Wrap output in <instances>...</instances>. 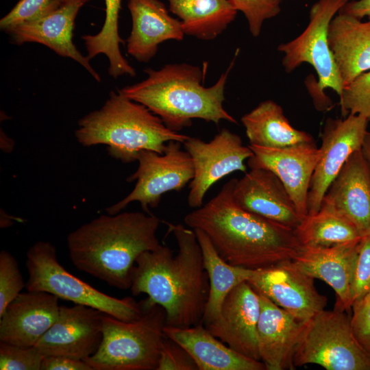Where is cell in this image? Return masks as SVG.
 <instances>
[{"label": "cell", "instance_id": "38", "mask_svg": "<svg viewBox=\"0 0 370 370\" xmlns=\"http://www.w3.org/2000/svg\"><path fill=\"white\" fill-rule=\"evenodd\" d=\"M351 325L355 338L370 354V291L354 301Z\"/></svg>", "mask_w": 370, "mask_h": 370}, {"label": "cell", "instance_id": "19", "mask_svg": "<svg viewBox=\"0 0 370 370\" xmlns=\"http://www.w3.org/2000/svg\"><path fill=\"white\" fill-rule=\"evenodd\" d=\"M233 198L243 209L293 230L302 220L280 180L264 169H250L236 179Z\"/></svg>", "mask_w": 370, "mask_h": 370}, {"label": "cell", "instance_id": "33", "mask_svg": "<svg viewBox=\"0 0 370 370\" xmlns=\"http://www.w3.org/2000/svg\"><path fill=\"white\" fill-rule=\"evenodd\" d=\"M24 282L18 264L8 251L0 252V316L7 306L21 293Z\"/></svg>", "mask_w": 370, "mask_h": 370}, {"label": "cell", "instance_id": "16", "mask_svg": "<svg viewBox=\"0 0 370 370\" xmlns=\"http://www.w3.org/2000/svg\"><path fill=\"white\" fill-rule=\"evenodd\" d=\"M260 313L259 295L245 281L228 293L222 305L219 319L205 327L233 350L261 361L257 339Z\"/></svg>", "mask_w": 370, "mask_h": 370}, {"label": "cell", "instance_id": "26", "mask_svg": "<svg viewBox=\"0 0 370 370\" xmlns=\"http://www.w3.org/2000/svg\"><path fill=\"white\" fill-rule=\"evenodd\" d=\"M241 122L250 145L280 148L314 142L311 134L293 127L282 107L272 100L260 102Z\"/></svg>", "mask_w": 370, "mask_h": 370}, {"label": "cell", "instance_id": "24", "mask_svg": "<svg viewBox=\"0 0 370 370\" xmlns=\"http://www.w3.org/2000/svg\"><path fill=\"white\" fill-rule=\"evenodd\" d=\"M328 42L343 88L370 70V16L362 21L339 11L330 23Z\"/></svg>", "mask_w": 370, "mask_h": 370}, {"label": "cell", "instance_id": "11", "mask_svg": "<svg viewBox=\"0 0 370 370\" xmlns=\"http://www.w3.org/2000/svg\"><path fill=\"white\" fill-rule=\"evenodd\" d=\"M182 144L194 166L188 195L193 208L203 205L206 193L217 182L236 171L246 172L245 161L253 156L249 146L243 145L241 138L226 128L209 142L189 136Z\"/></svg>", "mask_w": 370, "mask_h": 370}, {"label": "cell", "instance_id": "37", "mask_svg": "<svg viewBox=\"0 0 370 370\" xmlns=\"http://www.w3.org/2000/svg\"><path fill=\"white\" fill-rule=\"evenodd\" d=\"M156 370H198V367L184 348L164 335Z\"/></svg>", "mask_w": 370, "mask_h": 370}, {"label": "cell", "instance_id": "3", "mask_svg": "<svg viewBox=\"0 0 370 370\" xmlns=\"http://www.w3.org/2000/svg\"><path fill=\"white\" fill-rule=\"evenodd\" d=\"M160 219L145 212L102 214L71 232L66 238L73 264L110 286L130 289L136 258L160 245Z\"/></svg>", "mask_w": 370, "mask_h": 370}, {"label": "cell", "instance_id": "15", "mask_svg": "<svg viewBox=\"0 0 370 370\" xmlns=\"http://www.w3.org/2000/svg\"><path fill=\"white\" fill-rule=\"evenodd\" d=\"M249 146L253 151L247 160L249 167L273 173L286 188L303 219L308 214V192L319 154L314 142L280 148Z\"/></svg>", "mask_w": 370, "mask_h": 370}, {"label": "cell", "instance_id": "25", "mask_svg": "<svg viewBox=\"0 0 370 370\" xmlns=\"http://www.w3.org/2000/svg\"><path fill=\"white\" fill-rule=\"evenodd\" d=\"M164 334L193 358L198 370H266L262 361L236 352L200 323L188 328L165 325Z\"/></svg>", "mask_w": 370, "mask_h": 370}, {"label": "cell", "instance_id": "35", "mask_svg": "<svg viewBox=\"0 0 370 370\" xmlns=\"http://www.w3.org/2000/svg\"><path fill=\"white\" fill-rule=\"evenodd\" d=\"M44 358L35 346L23 347L0 342L1 370H41Z\"/></svg>", "mask_w": 370, "mask_h": 370}, {"label": "cell", "instance_id": "27", "mask_svg": "<svg viewBox=\"0 0 370 370\" xmlns=\"http://www.w3.org/2000/svg\"><path fill=\"white\" fill-rule=\"evenodd\" d=\"M186 35L203 40L218 37L235 19L237 11L227 0H166Z\"/></svg>", "mask_w": 370, "mask_h": 370}, {"label": "cell", "instance_id": "18", "mask_svg": "<svg viewBox=\"0 0 370 370\" xmlns=\"http://www.w3.org/2000/svg\"><path fill=\"white\" fill-rule=\"evenodd\" d=\"M90 0H68L62 7L38 20L16 25L6 32L11 41L21 45L36 42L47 46L56 53L80 64L100 82L101 77L73 43L75 22L80 9Z\"/></svg>", "mask_w": 370, "mask_h": 370}, {"label": "cell", "instance_id": "1", "mask_svg": "<svg viewBox=\"0 0 370 370\" xmlns=\"http://www.w3.org/2000/svg\"><path fill=\"white\" fill-rule=\"evenodd\" d=\"M177 252L160 245L142 253L132 272L134 295L145 293L166 311V325L188 328L202 323L210 282L196 234L182 224L167 223Z\"/></svg>", "mask_w": 370, "mask_h": 370}, {"label": "cell", "instance_id": "23", "mask_svg": "<svg viewBox=\"0 0 370 370\" xmlns=\"http://www.w3.org/2000/svg\"><path fill=\"white\" fill-rule=\"evenodd\" d=\"M322 203L347 218L362 236L370 230V167L361 149L347 159Z\"/></svg>", "mask_w": 370, "mask_h": 370}, {"label": "cell", "instance_id": "5", "mask_svg": "<svg viewBox=\"0 0 370 370\" xmlns=\"http://www.w3.org/2000/svg\"><path fill=\"white\" fill-rule=\"evenodd\" d=\"M75 136L85 147L107 145L108 153L123 163L137 160L143 150L163 153L169 141L183 143L189 137L171 130L146 106L119 91H111L101 108L79 120Z\"/></svg>", "mask_w": 370, "mask_h": 370}, {"label": "cell", "instance_id": "34", "mask_svg": "<svg viewBox=\"0 0 370 370\" xmlns=\"http://www.w3.org/2000/svg\"><path fill=\"white\" fill-rule=\"evenodd\" d=\"M238 12L243 13L249 29L254 37H258L264 22L278 15L282 0H227Z\"/></svg>", "mask_w": 370, "mask_h": 370}, {"label": "cell", "instance_id": "29", "mask_svg": "<svg viewBox=\"0 0 370 370\" xmlns=\"http://www.w3.org/2000/svg\"><path fill=\"white\" fill-rule=\"evenodd\" d=\"M294 232L304 247H329L362 238L347 218L325 203L321 204L317 212L306 216Z\"/></svg>", "mask_w": 370, "mask_h": 370}, {"label": "cell", "instance_id": "12", "mask_svg": "<svg viewBox=\"0 0 370 370\" xmlns=\"http://www.w3.org/2000/svg\"><path fill=\"white\" fill-rule=\"evenodd\" d=\"M368 123L367 119L360 114H349L344 119H326L308 192V214L319 210L328 188L347 159L362 148Z\"/></svg>", "mask_w": 370, "mask_h": 370}, {"label": "cell", "instance_id": "9", "mask_svg": "<svg viewBox=\"0 0 370 370\" xmlns=\"http://www.w3.org/2000/svg\"><path fill=\"white\" fill-rule=\"evenodd\" d=\"M349 312L325 309L305 323L293 365H319L327 370H370V354L354 336Z\"/></svg>", "mask_w": 370, "mask_h": 370}, {"label": "cell", "instance_id": "21", "mask_svg": "<svg viewBox=\"0 0 370 370\" xmlns=\"http://www.w3.org/2000/svg\"><path fill=\"white\" fill-rule=\"evenodd\" d=\"M360 240L329 247L301 246L291 260L304 273L330 286L336 295L335 307L347 312L352 308L351 287Z\"/></svg>", "mask_w": 370, "mask_h": 370}, {"label": "cell", "instance_id": "39", "mask_svg": "<svg viewBox=\"0 0 370 370\" xmlns=\"http://www.w3.org/2000/svg\"><path fill=\"white\" fill-rule=\"evenodd\" d=\"M41 370H92L84 360L62 356H48L44 358Z\"/></svg>", "mask_w": 370, "mask_h": 370}, {"label": "cell", "instance_id": "2", "mask_svg": "<svg viewBox=\"0 0 370 370\" xmlns=\"http://www.w3.org/2000/svg\"><path fill=\"white\" fill-rule=\"evenodd\" d=\"M236 180L227 182L205 205L187 214L186 225L206 233L230 264L257 270L292 260L301 247L294 230L238 206L233 198Z\"/></svg>", "mask_w": 370, "mask_h": 370}, {"label": "cell", "instance_id": "40", "mask_svg": "<svg viewBox=\"0 0 370 370\" xmlns=\"http://www.w3.org/2000/svg\"><path fill=\"white\" fill-rule=\"evenodd\" d=\"M362 19L370 16V0H357L347 2L340 10Z\"/></svg>", "mask_w": 370, "mask_h": 370}, {"label": "cell", "instance_id": "8", "mask_svg": "<svg viewBox=\"0 0 370 370\" xmlns=\"http://www.w3.org/2000/svg\"><path fill=\"white\" fill-rule=\"evenodd\" d=\"M349 0H318L310 10V21L304 32L295 39L278 47L284 54L282 65L291 73L303 63L310 64L317 76V85L310 89L314 104L319 110L332 107V102L324 93L331 88L339 97L343 84L328 42L331 21Z\"/></svg>", "mask_w": 370, "mask_h": 370}, {"label": "cell", "instance_id": "30", "mask_svg": "<svg viewBox=\"0 0 370 370\" xmlns=\"http://www.w3.org/2000/svg\"><path fill=\"white\" fill-rule=\"evenodd\" d=\"M106 16L101 30L95 35H83L82 39L90 60L99 54L108 59V73L114 78L122 75L134 77V68L123 57L120 45L124 44L119 32V14L122 0H104Z\"/></svg>", "mask_w": 370, "mask_h": 370}, {"label": "cell", "instance_id": "41", "mask_svg": "<svg viewBox=\"0 0 370 370\" xmlns=\"http://www.w3.org/2000/svg\"><path fill=\"white\" fill-rule=\"evenodd\" d=\"M361 150L370 167V131L366 133Z\"/></svg>", "mask_w": 370, "mask_h": 370}, {"label": "cell", "instance_id": "36", "mask_svg": "<svg viewBox=\"0 0 370 370\" xmlns=\"http://www.w3.org/2000/svg\"><path fill=\"white\" fill-rule=\"evenodd\" d=\"M370 291V230L359 243L351 287L352 306L354 301Z\"/></svg>", "mask_w": 370, "mask_h": 370}, {"label": "cell", "instance_id": "31", "mask_svg": "<svg viewBox=\"0 0 370 370\" xmlns=\"http://www.w3.org/2000/svg\"><path fill=\"white\" fill-rule=\"evenodd\" d=\"M68 0H19L0 20V29H10L43 18L62 7Z\"/></svg>", "mask_w": 370, "mask_h": 370}, {"label": "cell", "instance_id": "6", "mask_svg": "<svg viewBox=\"0 0 370 370\" xmlns=\"http://www.w3.org/2000/svg\"><path fill=\"white\" fill-rule=\"evenodd\" d=\"M144 301L141 315L123 321L104 313L97 351L85 361L92 370H156L166 325V311Z\"/></svg>", "mask_w": 370, "mask_h": 370}, {"label": "cell", "instance_id": "28", "mask_svg": "<svg viewBox=\"0 0 370 370\" xmlns=\"http://www.w3.org/2000/svg\"><path fill=\"white\" fill-rule=\"evenodd\" d=\"M201 249L207 271L210 291L202 319L206 325L219 319L223 301L237 285L247 281L255 270L234 266L225 262L218 254L208 236L199 229L193 230Z\"/></svg>", "mask_w": 370, "mask_h": 370}, {"label": "cell", "instance_id": "10", "mask_svg": "<svg viewBox=\"0 0 370 370\" xmlns=\"http://www.w3.org/2000/svg\"><path fill=\"white\" fill-rule=\"evenodd\" d=\"M136 171L127 179L136 181L134 189L125 198L108 207V214L120 212L128 204L137 201L147 213L158 207L162 195L170 191L179 192L194 177L191 157L183 151L181 143L169 141L163 153L143 150L137 158Z\"/></svg>", "mask_w": 370, "mask_h": 370}, {"label": "cell", "instance_id": "17", "mask_svg": "<svg viewBox=\"0 0 370 370\" xmlns=\"http://www.w3.org/2000/svg\"><path fill=\"white\" fill-rule=\"evenodd\" d=\"M58 298L44 291L21 293L0 316V342L34 346L56 321Z\"/></svg>", "mask_w": 370, "mask_h": 370}, {"label": "cell", "instance_id": "14", "mask_svg": "<svg viewBox=\"0 0 370 370\" xmlns=\"http://www.w3.org/2000/svg\"><path fill=\"white\" fill-rule=\"evenodd\" d=\"M104 312L81 304L60 306L58 316L34 345L45 356L86 360L99 347Z\"/></svg>", "mask_w": 370, "mask_h": 370}, {"label": "cell", "instance_id": "20", "mask_svg": "<svg viewBox=\"0 0 370 370\" xmlns=\"http://www.w3.org/2000/svg\"><path fill=\"white\" fill-rule=\"evenodd\" d=\"M257 292L260 300L257 325L260 360L266 370L295 369L293 356L305 323Z\"/></svg>", "mask_w": 370, "mask_h": 370}, {"label": "cell", "instance_id": "22", "mask_svg": "<svg viewBox=\"0 0 370 370\" xmlns=\"http://www.w3.org/2000/svg\"><path fill=\"white\" fill-rule=\"evenodd\" d=\"M127 8L132 27L126 40L127 51L137 61L149 62L165 41L183 40L180 21L171 16L160 0H127Z\"/></svg>", "mask_w": 370, "mask_h": 370}, {"label": "cell", "instance_id": "7", "mask_svg": "<svg viewBox=\"0 0 370 370\" xmlns=\"http://www.w3.org/2000/svg\"><path fill=\"white\" fill-rule=\"evenodd\" d=\"M25 266L28 273L27 291L47 292L123 321L136 319L143 311V301L112 297L67 271L58 261L56 248L50 242L40 241L32 245L26 254Z\"/></svg>", "mask_w": 370, "mask_h": 370}, {"label": "cell", "instance_id": "32", "mask_svg": "<svg viewBox=\"0 0 370 370\" xmlns=\"http://www.w3.org/2000/svg\"><path fill=\"white\" fill-rule=\"evenodd\" d=\"M339 99L343 116L360 114L370 122V70L345 86Z\"/></svg>", "mask_w": 370, "mask_h": 370}, {"label": "cell", "instance_id": "4", "mask_svg": "<svg viewBox=\"0 0 370 370\" xmlns=\"http://www.w3.org/2000/svg\"><path fill=\"white\" fill-rule=\"evenodd\" d=\"M237 53L226 71L209 87L204 86L206 68L175 63L158 70L146 69V79L118 91L146 106L176 132L190 126L195 119L216 125L221 121L237 123L223 107L227 79Z\"/></svg>", "mask_w": 370, "mask_h": 370}, {"label": "cell", "instance_id": "13", "mask_svg": "<svg viewBox=\"0 0 370 370\" xmlns=\"http://www.w3.org/2000/svg\"><path fill=\"white\" fill-rule=\"evenodd\" d=\"M247 282L276 305L301 322L324 310L327 298L314 286V278L291 260L255 270Z\"/></svg>", "mask_w": 370, "mask_h": 370}]
</instances>
